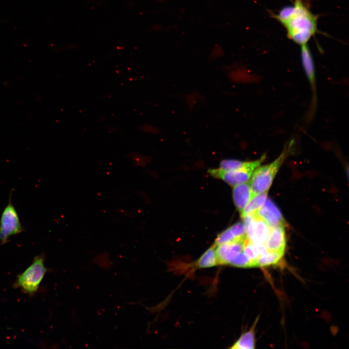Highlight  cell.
Returning a JSON list of instances; mask_svg holds the SVG:
<instances>
[{"label": "cell", "instance_id": "cell-12", "mask_svg": "<svg viewBox=\"0 0 349 349\" xmlns=\"http://www.w3.org/2000/svg\"><path fill=\"white\" fill-rule=\"evenodd\" d=\"M267 197V191L256 194L251 198L241 212V217L255 213L264 205Z\"/></svg>", "mask_w": 349, "mask_h": 349}, {"label": "cell", "instance_id": "cell-8", "mask_svg": "<svg viewBox=\"0 0 349 349\" xmlns=\"http://www.w3.org/2000/svg\"><path fill=\"white\" fill-rule=\"evenodd\" d=\"M286 244L284 225H280L271 228L269 236L265 244L267 250L284 253Z\"/></svg>", "mask_w": 349, "mask_h": 349}, {"label": "cell", "instance_id": "cell-9", "mask_svg": "<svg viewBox=\"0 0 349 349\" xmlns=\"http://www.w3.org/2000/svg\"><path fill=\"white\" fill-rule=\"evenodd\" d=\"M301 59L303 68L313 92L314 104L316 102L315 66L312 55L307 45L301 47Z\"/></svg>", "mask_w": 349, "mask_h": 349}, {"label": "cell", "instance_id": "cell-16", "mask_svg": "<svg viewBox=\"0 0 349 349\" xmlns=\"http://www.w3.org/2000/svg\"><path fill=\"white\" fill-rule=\"evenodd\" d=\"M248 161H242L237 159H223L220 164L221 169L224 170H235L245 167Z\"/></svg>", "mask_w": 349, "mask_h": 349}, {"label": "cell", "instance_id": "cell-7", "mask_svg": "<svg viewBox=\"0 0 349 349\" xmlns=\"http://www.w3.org/2000/svg\"><path fill=\"white\" fill-rule=\"evenodd\" d=\"M253 214L263 220L270 228L285 225V222L281 211L270 199L266 200L264 205Z\"/></svg>", "mask_w": 349, "mask_h": 349}, {"label": "cell", "instance_id": "cell-15", "mask_svg": "<svg viewBox=\"0 0 349 349\" xmlns=\"http://www.w3.org/2000/svg\"><path fill=\"white\" fill-rule=\"evenodd\" d=\"M228 265L238 268L255 267V263L251 260L243 252L239 253Z\"/></svg>", "mask_w": 349, "mask_h": 349}, {"label": "cell", "instance_id": "cell-1", "mask_svg": "<svg viewBox=\"0 0 349 349\" xmlns=\"http://www.w3.org/2000/svg\"><path fill=\"white\" fill-rule=\"evenodd\" d=\"M271 16L285 28L287 38L300 47L307 45L317 32L318 16L311 11L306 0H294L292 4Z\"/></svg>", "mask_w": 349, "mask_h": 349}, {"label": "cell", "instance_id": "cell-2", "mask_svg": "<svg viewBox=\"0 0 349 349\" xmlns=\"http://www.w3.org/2000/svg\"><path fill=\"white\" fill-rule=\"evenodd\" d=\"M292 141L286 145L280 156L272 162L256 168L253 173L250 183L251 198L256 194L268 191L280 166L288 155Z\"/></svg>", "mask_w": 349, "mask_h": 349}, {"label": "cell", "instance_id": "cell-5", "mask_svg": "<svg viewBox=\"0 0 349 349\" xmlns=\"http://www.w3.org/2000/svg\"><path fill=\"white\" fill-rule=\"evenodd\" d=\"M11 196V193L8 204L4 208L0 219V242L2 244L7 243L11 236L24 230L17 211L12 204Z\"/></svg>", "mask_w": 349, "mask_h": 349}, {"label": "cell", "instance_id": "cell-3", "mask_svg": "<svg viewBox=\"0 0 349 349\" xmlns=\"http://www.w3.org/2000/svg\"><path fill=\"white\" fill-rule=\"evenodd\" d=\"M266 155L260 159L248 161L246 165L242 168L235 170H224L221 168L210 169L208 173L212 176L221 179L231 186L247 182L250 178L254 170L265 160Z\"/></svg>", "mask_w": 349, "mask_h": 349}, {"label": "cell", "instance_id": "cell-10", "mask_svg": "<svg viewBox=\"0 0 349 349\" xmlns=\"http://www.w3.org/2000/svg\"><path fill=\"white\" fill-rule=\"evenodd\" d=\"M233 198L238 210L241 213L251 198L250 183H243L234 186Z\"/></svg>", "mask_w": 349, "mask_h": 349}, {"label": "cell", "instance_id": "cell-18", "mask_svg": "<svg viewBox=\"0 0 349 349\" xmlns=\"http://www.w3.org/2000/svg\"><path fill=\"white\" fill-rule=\"evenodd\" d=\"M236 239H244L247 237L245 225L241 222H238L229 227Z\"/></svg>", "mask_w": 349, "mask_h": 349}, {"label": "cell", "instance_id": "cell-13", "mask_svg": "<svg viewBox=\"0 0 349 349\" xmlns=\"http://www.w3.org/2000/svg\"><path fill=\"white\" fill-rule=\"evenodd\" d=\"M216 248L213 244L201 256L196 263L198 268H209L217 265Z\"/></svg>", "mask_w": 349, "mask_h": 349}, {"label": "cell", "instance_id": "cell-19", "mask_svg": "<svg viewBox=\"0 0 349 349\" xmlns=\"http://www.w3.org/2000/svg\"><path fill=\"white\" fill-rule=\"evenodd\" d=\"M132 163L137 167H144L148 160L147 158L139 153L132 152L128 155Z\"/></svg>", "mask_w": 349, "mask_h": 349}, {"label": "cell", "instance_id": "cell-6", "mask_svg": "<svg viewBox=\"0 0 349 349\" xmlns=\"http://www.w3.org/2000/svg\"><path fill=\"white\" fill-rule=\"evenodd\" d=\"M242 218L247 237L254 244L265 246L271 228L263 220L254 214L245 216Z\"/></svg>", "mask_w": 349, "mask_h": 349}, {"label": "cell", "instance_id": "cell-17", "mask_svg": "<svg viewBox=\"0 0 349 349\" xmlns=\"http://www.w3.org/2000/svg\"><path fill=\"white\" fill-rule=\"evenodd\" d=\"M236 239L233 235L229 227L218 235L214 244L218 246L219 245L234 241Z\"/></svg>", "mask_w": 349, "mask_h": 349}, {"label": "cell", "instance_id": "cell-4", "mask_svg": "<svg viewBox=\"0 0 349 349\" xmlns=\"http://www.w3.org/2000/svg\"><path fill=\"white\" fill-rule=\"evenodd\" d=\"M43 256L35 257L32 263L17 278V284L26 292L32 294L38 289L46 271Z\"/></svg>", "mask_w": 349, "mask_h": 349}, {"label": "cell", "instance_id": "cell-14", "mask_svg": "<svg viewBox=\"0 0 349 349\" xmlns=\"http://www.w3.org/2000/svg\"><path fill=\"white\" fill-rule=\"evenodd\" d=\"M284 252L268 251L256 261V267H262L277 264L282 258Z\"/></svg>", "mask_w": 349, "mask_h": 349}, {"label": "cell", "instance_id": "cell-11", "mask_svg": "<svg viewBox=\"0 0 349 349\" xmlns=\"http://www.w3.org/2000/svg\"><path fill=\"white\" fill-rule=\"evenodd\" d=\"M257 317L251 329L246 333H243L239 339L230 347L233 349H246L255 348V333L254 330L258 321Z\"/></svg>", "mask_w": 349, "mask_h": 349}]
</instances>
